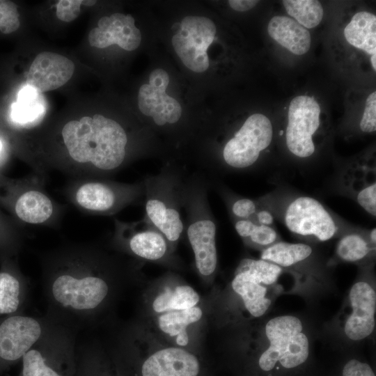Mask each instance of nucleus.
Returning <instances> with one entry per match:
<instances>
[{
	"mask_svg": "<svg viewBox=\"0 0 376 376\" xmlns=\"http://www.w3.org/2000/svg\"><path fill=\"white\" fill-rule=\"evenodd\" d=\"M61 136L67 157L54 171L72 178L111 179L131 159L127 131L101 114L69 120Z\"/></svg>",
	"mask_w": 376,
	"mask_h": 376,
	"instance_id": "f257e3e1",
	"label": "nucleus"
},
{
	"mask_svg": "<svg viewBox=\"0 0 376 376\" xmlns=\"http://www.w3.org/2000/svg\"><path fill=\"white\" fill-rule=\"evenodd\" d=\"M111 265L104 253L88 244L53 251L45 259L44 272L54 303L78 314L93 311L108 295L103 273Z\"/></svg>",
	"mask_w": 376,
	"mask_h": 376,
	"instance_id": "f03ea898",
	"label": "nucleus"
},
{
	"mask_svg": "<svg viewBox=\"0 0 376 376\" xmlns=\"http://www.w3.org/2000/svg\"><path fill=\"white\" fill-rule=\"evenodd\" d=\"M257 201L288 230L297 236L320 242L355 229L329 210L318 199L305 195L275 191Z\"/></svg>",
	"mask_w": 376,
	"mask_h": 376,
	"instance_id": "7ed1b4c3",
	"label": "nucleus"
},
{
	"mask_svg": "<svg viewBox=\"0 0 376 376\" xmlns=\"http://www.w3.org/2000/svg\"><path fill=\"white\" fill-rule=\"evenodd\" d=\"M209 188L203 172L186 175L182 195L186 214L184 232L192 249L197 271L203 276L212 275L217 267V226L208 201Z\"/></svg>",
	"mask_w": 376,
	"mask_h": 376,
	"instance_id": "20e7f679",
	"label": "nucleus"
},
{
	"mask_svg": "<svg viewBox=\"0 0 376 376\" xmlns=\"http://www.w3.org/2000/svg\"><path fill=\"white\" fill-rule=\"evenodd\" d=\"M185 170L170 163L154 175L142 180L144 184L145 217L174 246L184 233L182 219Z\"/></svg>",
	"mask_w": 376,
	"mask_h": 376,
	"instance_id": "39448f33",
	"label": "nucleus"
},
{
	"mask_svg": "<svg viewBox=\"0 0 376 376\" xmlns=\"http://www.w3.org/2000/svg\"><path fill=\"white\" fill-rule=\"evenodd\" d=\"M274 139L272 121L260 113L249 116L223 143L219 156L203 172L210 177L251 172Z\"/></svg>",
	"mask_w": 376,
	"mask_h": 376,
	"instance_id": "423d86ee",
	"label": "nucleus"
},
{
	"mask_svg": "<svg viewBox=\"0 0 376 376\" xmlns=\"http://www.w3.org/2000/svg\"><path fill=\"white\" fill-rule=\"evenodd\" d=\"M143 180L125 183L111 179L72 178L65 189L69 201L80 210L111 216L144 198Z\"/></svg>",
	"mask_w": 376,
	"mask_h": 376,
	"instance_id": "0eeeda50",
	"label": "nucleus"
},
{
	"mask_svg": "<svg viewBox=\"0 0 376 376\" xmlns=\"http://www.w3.org/2000/svg\"><path fill=\"white\" fill-rule=\"evenodd\" d=\"M0 202L15 219L30 225H54L61 214L58 204L34 179L0 178Z\"/></svg>",
	"mask_w": 376,
	"mask_h": 376,
	"instance_id": "6e6552de",
	"label": "nucleus"
},
{
	"mask_svg": "<svg viewBox=\"0 0 376 376\" xmlns=\"http://www.w3.org/2000/svg\"><path fill=\"white\" fill-rule=\"evenodd\" d=\"M302 329L301 320L295 316L282 315L269 320L265 326L269 346L259 359L260 368L269 371L277 362L284 368H292L305 362L309 344Z\"/></svg>",
	"mask_w": 376,
	"mask_h": 376,
	"instance_id": "1a4fd4ad",
	"label": "nucleus"
},
{
	"mask_svg": "<svg viewBox=\"0 0 376 376\" xmlns=\"http://www.w3.org/2000/svg\"><path fill=\"white\" fill-rule=\"evenodd\" d=\"M320 112L313 97L299 95L291 100L285 128L279 135L283 136L285 148L295 159L308 160L317 152L315 139L321 126Z\"/></svg>",
	"mask_w": 376,
	"mask_h": 376,
	"instance_id": "9d476101",
	"label": "nucleus"
},
{
	"mask_svg": "<svg viewBox=\"0 0 376 376\" xmlns=\"http://www.w3.org/2000/svg\"><path fill=\"white\" fill-rule=\"evenodd\" d=\"M113 241L142 259L158 261L167 256L169 246L163 234L145 217L137 221L114 219Z\"/></svg>",
	"mask_w": 376,
	"mask_h": 376,
	"instance_id": "9b49d317",
	"label": "nucleus"
},
{
	"mask_svg": "<svg viewBox=\"0 0 376 376\" xmlns=\"http://www.w3.org/2000/svg\"><path fill=\"white\" fill-rule=\"evenodd\" d=\"M42 327L35 318L15 315L0 323V358L14 361L22 357L40 339Z\"/></svg>",
	"mask_w": 376,
	"mask_h": 376,
	"instance_id": "f8f14e48",
	"label": "nucleus"
},
{
	"mask_svg": "<svg viewBox=\"0 0 376 376\" xmlns=\"http://www.w3.org/2000/svg\"><path fill=\"white\" fill-rule=\"evenodd\" d=\"M75 71V64L61 54L43 52L32 62L26 76L28 86L40 93L58 88L67 83Z\"/></svg>",
	"mask_w": 376,
	"mask_h": 376,
	"instance_id": "ddd939ff",
	"label": "nucleus"
},
{
	"mask_svg": "<svg viewBox=\"0 0 376 376\" xmlns=\"http://www.w3.org/2000/svg\"><path fill=\"white\" fill-rule=\"evenodd\" d=\"M352 312L345 324V334L352 340L370 336L375 326L376 292L367 282L359 281L350 292Z\"/></svg>",
	"mask_w": 376,
	"mask_h": 376,
	"instance_id": "4468645a",
	"label": "nucleus"
},
{
	"mask_svg": "<svg viewBox=\"0 0 376 376\" xmlns=\"http://www.w3.org/2000/svg\"><path fill=\"white\" fill-rule=\"evenodd\" d=\"M142 376H197L199 363L185 350L168 347L158 350L142 366Z\"/></svg>",
	"mask_w": 376,
	"mask_h": 376,
	"instance_id": "2eb2a0df",
	"label": "nucleus"
},
{
	"mask_svg": "<svg viewBox=\"0 0 376 376\" xmlns=\"http://www.w3.org/2000/svg\"><path fill=\"white\" fill-rule=\"evenodd\" d=\"M267 32L279 45L295 55L305 54L311 48L310 32L291 17L274 16L268 23Z\"/></svg>",
	"mask_w": 376,
	"mask_h": 376,
	"instance_id": "dca6fc26",
	"label": "nucleus"
},
{
	"mask_svg": "<svg viewBox=\"0 0 376 376\" xmlns=\"http://www.w3.org/2000/svg\"><path fill=\"white\" fill-rule=\"evenodd\" d=\"M231 284L251 315L260 317L265 314L271 300L265 297L267 288L256 275L247 270L236 269Z\"/></svg>",
	"mask_w": 376,
	"mask_h": 376,
	"instance_id": "f3484780",
	"label": "nucleus"
},
{
	"mask_svg": "<svg viewBox=\"0 0 376 376\" xmlns=\"http://www.w3.org/2000/svg\"><path fill=\"white\" fill-rule=\"evenodd\" d=\"M349 44L368 54H376V16L361 11L353 15L344 29Z\"/></svg>",
	"mask_w": 376,
	"mask_h": 376,
	"instance_id": "a211bd4d",
	"label": "nucleus"
},
{
	"mask_svg": "<svg viewBox=\"0 0 376 376\" xmlns=\"http://www.w3.org/2000/svg\"><path fill=\"white\" fill-rule=\"evenodd\" d=\"M110 24L105 30H100L106 47L117 44L127 51L138 48L141 41V34L134 25V19L131 15L114 13L110 17Z\"/></svg>",
	"mask_w": 376,
	"mask_h": 376,
	"instance_id": "6ab92c4d",
	"label": "nucleus"
},
{
	"mask_svg": "<svg viewBox=\"0 0 376 376\" xmlns=\"http://www.w3.org/2000/svg\"><path fill=\"white\" fill-rule=\"evenodd\" d=\"M40 93L27 86L22 88L17 101L12 106L11 117L19 126L32 128L38 125L44 116V106Z\"/></svg>",
	"mask_w": 376,
	"mask_h": 376,
	"instance_id": "aec40b11",
	"label": "nucleus"
},
{
	"mask_svg": "<svg viewBox=\"0 0 376 376\" xmlns=\"http://www.w3.org/2000/svg\"><path fill=\"white\" fill-rule=\"evenodd\" d=\"M202 317V311L194 306L181 311H171L161 315L158 318L160 329L176 336V343L179 345H186L189 342L187 327L189 324L198 321Z\"/></svg>",
	"mask_w": 376,
	"mask_h": 376,
	"instance_id": "412c9836",
	"label": "nucleus"
},
{
	"mask_svg": "<svg viewBox=\"0 0 376 376\" xmlns=\"http://www.w3.org/2000/svg\"><path fill=\"white\" fill-rule=\"evenodd\" d=\"M207 176V175H206ZM209 187L214 188L224 201L232 221L251 220L259 210L257 198L253 199L233 193L214 177L207 176Z\"/></svg>",
	"mask_w": 376,
	"mask_h": 376,
	"instance_id": "4be33fe9",
	"label": "nucleus"
},
{
	"mask_svg": "<svg viewBox=\"0 0 376 376\" xmlns=\"http://www.w3.org/2000/svg\"><path fill=\"white\" fill-rule=\"evenodd\" d=\"M312 254L313 249L308 244L279 241L263 250L260 259L283 268L292 267Z\"/></svg>",
	"mask_w": 376,
	"mask_h": 376,
	"instance_id": "5701e85b",
	"label": "nucleus"
},
{
	"mask_svg": "<svg viewBox=\"0 0 376 376\" xmlns=\"http://www.w3.org/2000/svg\"><path fill=\"white\" fill-rule=\"evenodd\" d=\"M375 246L369 240L368 232H360L356 228L341 235L336 253L340 260L354 263L364 259Z\"/></svg>",
	"mask_w": 376,
	"mask_h": 376,
	"instance_id": "b1692460",
	"label": "nucleus"
},
{
	"mask_svg": "<svg viewBox=\"0 0 376 376\" xmlns=\"http://www.w3.org/2000/svg\"><path fill=\"white\" fill-rule=\"evenodd\" d=\"M198 301V293L191 287L183 285L173 290L166 288L155 299L152 307L157 313L181 311L194 307Z\"/></svg>",
	"mask_w": 376,
	"mask_h": 376,
	"instance_id": "393cba45",
	"label": "nucleus"
},
{
	"mask_svg": "<svg viewBox=\"0 0 376 376\" xmlns=\"http://www.w3.org/2000/svg\"><path fill=\"white\" fill-rule=\"evenodd\" d=\"M178 33L187 36L197 48L206 52L214 39L217 28L213 21L205 17L187 16L180 24Z\"/></svg>",
	"mask_w": 376,
	"mask_h": 376,
	"instance_id": "a878e982",
	"label": "nucleus"
},
{
	"mask_svg": "<svg viewBox=\"0 0 376 376\" xmlns=\"http://www.w3.org/2000/svg\"><path fill=\"white\" fill-rule=\"evenodd\" d=\"M238 235L247 244L263 248L279 242V236L273 226L258 225L249 219L232 221Z\"/></svg>",
	"mask_w": 376,
	"mask_h": 376,
	"instance_id": "bb28decb",
	"label": "nucleus"
},
{
	"mask_svg": "<svg viewBox=\"0 0 376 376\" xmlns=\"http://www.w3.org/2000/svg\"><path fill=\"white\" fill-rule=\"evenodd\" d=\"M287 13L304 28L313 29L322 22L323 8L317 0H284Z\"/></svg>",
	"mask_w": 376,
	"mask_h": 376,
	"instance_id": "cd10ccee",
	"label": "nucleus"
},
{
	"mask_svg": "<svg viewBox=\"0 0 376 376\" xmlns=\"http://www.w3.org/2000/svg\"><path fill=\"white\" fill-rule=\"evenodd\" d=\"M21 282L13 270L3 267L0 270V315H10L20 305Z\"/></svg>",
	"mask_w": 376,
	"mask_h": 376,
	"instance_id": "c85d7f7f",
	"label": "nucleus"
},
{
	"mask_svg": "<svg viewBox=\"0 0 376 376\" xmlns=\"http://www.w3.org/2000/svg\"><path fill=\"white\" fill-rule=\"evenodd\" d=\"M172 45L177 55L189 70L199 73L208 68L210 61L207 52L194 46L187 36L175 33L172 38Z\"/></svg>",
	"mask_w": 376,
	"mask_h": 376,
	"instance_id": "c756f323",
	"label": "nucleus"
},
{
	"mask_svg": "<svg viewBox=\"0 0 376 376\" xmlns=\"http://www.w3.org/2000/svg\"><path fill=\"white\" fill-rule=\"evenodd\" d=\"M237 269L247 270L256 275L263 285H271L276 281L283 268L262 259L244 258Z\"/></svg>",
	"mask_w": 376,
	"mask_h": 376,
	"instance_id": "7c9ffc66",
	"label": "nucleus"
},
{
	"mask_svg": "<svg viewBox=\"0 0 376 376\" xmlns=\"http://www.w3.org/2000/svg\"><path fill=\"white\" fill-rule=\"evenodd\" d=\"M21 231L13 220L0 211V256L14 253L19 246Z\"/></svg>",
	"mask_w": 376,
	"mask_h": 376,
	"instance_id": "2f4dec72",
	"label": "nucleus"
},
{
	"mask_svg": "<svg viewBox=\"0 0 376 376\" xmlns=\"http://www.w3.org/2000/svg\"><path fill=\"white\" fill-rule=\"evenodd\" d=\"M23 376H62L49 367L42 352L33 346L22 357Z\"/></svg>",
	"mask_w": 376,
	"mask_h": 376,
	"instance_id": "473e14b6",
	"label": "nucleus"
},
{
	"mask_svg": "<svg viewBox=\"0 0 376 376\" xmlns=\"http://www.w3.org/2000/svg\"><path fill=\"white\" fill-rule=\"evenodd\" d=\"M19 24L16 4L10 1L0 0V31L8 34L16 31Z\"/></svg>",
	"mask_w": 376,
	"mask_h": 376,
	"instance_id": "72a5a7b5",
	"label": "nucleus"
},
{
	"mask_svg": "<svg viewBox=\"0 0 376 376\" xmlns=\"http://www.w3.org/2000/svg\"><path fill=\"white\" fill-rule=\"evenodd\" d=\"M363 133H373L376 130V92H372L366 98L365 109L359 123Z\"/></svg>",
	"mask_w": 376,
	"mask_h": 376,
	"instance_id": "f704fd0d",
	"label": "nucleus"
},
{
	"mask_svg": "<svg viewBox=\"0 0 376 376\" xmlns=\"http://www.w3.org/2000/svg\"><path fill=\"white\" fill-rule=\"evenodd\" d=\"M80 0H61L57 3L56 16L64 22H71L75 19L80 13Z\"/></svg>",
	"mask_w": 376,
	"mask_h": 376,
	"instance_id": "c9c22d12",
	"label": "nucleus"
},
{
	"mask_svg": "<svg viewBox=\"0 0 376 376\" xmlns=\"http://www.w3.org/2000/svg\"><path fill=\"white\" fill-rule=\"evenodd\" d=\"M343 376H375V375L368 364L352 359L345 365Z\"/></svg>",
	"mask_w": 376,
	"mask_h": 376,
	"instance_id": "e433bc0d",
	"label": "nucleus"
},
{
	"mask_svg": "<svg viewBox=\"0 0 376 376\" xmlns=\"http://www.w3.org/2000/svg\"><path fill=\"white\" fill-rule=\"evenodd\" d=\"M251 221L258 225L273 226L275 219L269 210L260 206L259 210L256 212Z\"/></svg>",
	"mask_w": 376,
	"mask_h": 376,
	"instance_id": "4c0bfd02",
	"label": "nucleus"
},
{
	"mask_svg": "<svg viewBox=\"0 0 376 376\" xmlns=\"http://www.w3.org/2000/svg\"><path fill=\"white\" fill-rule=\"evenodd\" d=\"M258 2L256 0H229L228 4L234 10L244 12L252 9Z\"/></svg>",
	"mask_w": 376,
	"mask_h": 376,
	"instance_id": "58836bf2",
	"label": "nucleus"
},
{
	"mask_svg": "<svg viewBox=\"0 0 376 376\" xmlns=\"http://www.w3.org/2000/svg\"><path fill=\"white\" fill-rule=\"evenodd\" d=\"M368 237L370 243L375 246L376 244V229L375 228L368 231Z\"/></svg>",
	"mask_w": 376,
	"mask_h": 376,
	"instance_id": "ea45409f",
	"label": "nucleus"
},
{
	"mask_svg": "<svg viewBox=\"0 0 376 376\" xmlns=\"http://www.w3.org/2000/svg\"><path fill=\"white\" fill-rule=\"evenodd\" d=\"M96 3V1H93V0H83L81 1V4H84L85 6H92L93 5H95Z\"/></svg>",
	"mask_w": 376,
	"mask_h": 376,
	"instance_id": "a19ab883",
	"label": "nucleus"
},
{
	"mask_svg": "<svg viewBox=\"0 0 376 376\" xmlns=\"http://www.w3.org/2000/svg\"><path fill=\"white\" fill-rule=\"evenodd\" d=\"M370 62L374 71H376V54L371 55Z\"/></svg>",
	"mask_w": 376,
	"mask_h": 376,
	"instance_id": "79ce46f5",
	"label": "nucleus"
},
{
	"mask_svg": "<svg viewBox=\"0 0 376 376\" xmlns=\"http://www.w3.org/2000/svg\"><path fill=\"white\" fill-rule=\"evenodd\" d=\"M2 148H3V143H2V141L0 140V155L2 152Z\"/></svg>",
	"mask_w": 376,
	"mask_h": 376,
	"instance_id": "37998d69",
	"label": "nucleus"
}]
</instances>
